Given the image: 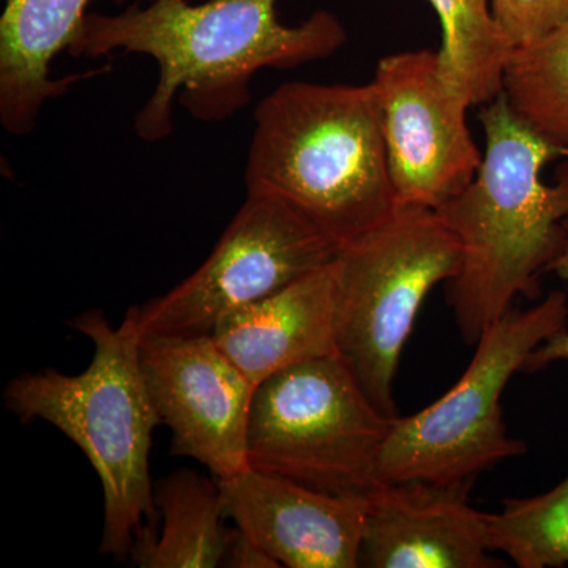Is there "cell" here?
Instances as JSON below:
<instances>
[{"label":"cell","instance_id":"cell-1","mask_svg":"<svg viewBox=\"0 0 568 568\" xmlns=\"http://www.w3.org/2000/svg\"><path fill=\"white\" fill-rule=\"evenodd\" d=\"M278 0H155L115 14H85L71 41L74 58L114 52L155 61L159 81L134 119L142 141L174 129L179 100L197 121L230 118L250 102V82L264 69H295L335 54L346 43L343 22L316 11L297 26L276 13Z\"/></svg>","mask_w":568,"mask_h":568},{"label":"cell","instance_id":"cell-2","mask_svg":"<svg viewBox=\"0 0 568 568\" xmlns=\"http://www.w3.org/2000/svg\"><path fill=\"white\" fill-rule=\"evenodd\" d=\"M485 151L474 181L437 209L462 246L458 274L447 282V304L459 335L476 345L485 328L514 308L518 295L540 297L566 244L568 163L556 179L545 166L568 151L545 140L500 93L481 108Z\"/></svg>","mask_w":568,"mask_h":568},{"label":"cell","instance_id":"cell-3","mask_svg":"<svg viewBox=\"0 0 568 568\" xmlns=\"http://www.w3.org/2000/svg\"><path fill=\"white\" fill-rule=\"evenodd\" d=\"M246 193L278 197L339 250L394 215V186L372 84L280 85L257 104Z\"/></svg>","mask_w":568,"mask_h":568},{"label":"cell","instance_id":"cell-4","mask_svg":"<svg viewBox=\"0 0 568 568\" xmlns=\"http://www.w3.org/2000/svg\"><path fill=\"white\" fill-rule=\"evenodd\" d=\"M69 325L91 339V365L80 375L54 368L24 373L10 381L3 398L22 424L47 422L88 457L103 489L100 552L122 562L144 518L152 525L155 515L149 455L153 429L162 425L142 376L138 306L119 327L100 310Z\"/></svg>","mask_w":568,"mask_h":568},{"label":"cell","instance_id":"cell-5","mask_svg":"<svg viewBox=\"0 0 568 568\" xmlns=\"http://www.w3.org/2000/svg\"><path fill=\"white\" fill-rule=\"evenodd\" d=\"M568 298L552 291L529 310L511 308L485 328L457 384L433 405L392 424L379 463V485L425 480L476 481L508 458L526 454L507 435L500 396L541 343L567 327Z\"/></svg>","mask_w":568,"mask_h":568},{"label":"cell","instance_id":"cell-6","mask_svg":"<svg viewBox=\"0 0 568 568\" xmlns=\"http://www.w3.org/2000/svg\"><path fill=\"white\" fill-rule=\"evenodd\" d=\"M394 418L377 409L342 354L283 369L254 390L253 469L335 496L372 495Z\"/></svg>","mask_w":568,"mask_h":568},{"label":"cell","instance_id":"cell-7","mask_svg":"<svg viewBox=\"0 0 568 568\" xmlns=\"http://www.w3.org/2000/svg\"><path fill=\"white\" fill-rule=\"evenodd\" d=\"M462 246L435 209H396L339 250L338 349L377 409L398 417L394 381L429 291L458 274Z\"/></svg>","mask_w":568,"mask_h":568},{"label":"cell","instance_id":"cell-8","mask_svg":"<svg viewBox=\"0 0 568 568\" xmlns=\"http://www.w3.org/2000/svg\"><path fill=\"white\" fill-rule=\"evenodd\" d=\"M338 252L290 204L246 193L203 265L166 294L138 306L141 335L212 334L223 317L331 264Z\"/></svg>","mask_w":568,"mask_h":568},{"label":"cell","instance_id":"cell-9","mask_svg":"<svg viewBox=\"0 0 568 568\" xmlns=\"http://www.w3.org/2000/svg\"><path fill=\"white\" fill-rule=\"evenodd\" d=\"M379 108L396 205L437 209L476 178L484 152L440 73L437 51L384 55L369 82Z\"/></svg>","mask_w":568,"mask_h":568},{"label":"cell","instance_id":"cell-10","mask_svg":"<svg viewBox=\"0 0 568 568\" xmlns=\"http://www.w3.org/2000/svg\"><path fill=\"white\" fill-rule=\"evenodd\" d=\"M141 368L171 454L196 459L215 480L245 470L256 386L207 335H145Z\"/></svg>","mask_w":568,"mask_h":568},{"label":"cell","instance_id":"cell-11","mask_svg":"<svg viewBox=\"0 0 568 568\" xmlns=\"http://www.w3.org/2000/svg\"><path fill=\"white\" fill-rule=\"evenodd\" d=\"M216 481L227 518L280 566L361 567L369 497L328 495L253 467Z\"/></svg>","mask_w":568,"mask_h":568},{"label":"cell","instance_id":"cell-12","mask_svg":"<svg viewBox=\"0 0 568 568\" xmlns=\"http://www.w3.org/2000/svg\"><path fill=\"white\" fill-rule=\"evenodd\" d=\"M474 480L379 485L369 495L361 567L496 568L485 514L470 507Z\"/></svg>","mask_w":568,"mask_h":568},{"label":"cell","instance_id":"cell-13","mask_svg":"<svg viewBox=\"0 0 568 568\" xmlns=\"http://www.w3.org/2000/svg\"><path fill=\"white\" fill-rule=\"evenodd\" d=\"M334 261L213 328L216 345L254 386L291 366L339 354Z\"/></svg>","mask_w":568,"mask_h":568},{"label":"cell","instance_id":"cell-14","mask_svg":"<svg viewBox=\"0 0 568 568\" xmlns=\"http://www.w3.org/2000/svg\"><path fill=\"white\" fill-rule=\"evenodd\" d=\"M151 2L155 0H134ZM91 3L92 0H6L0 17V122L6 132L14 136L32 133L44 104L77 80H52L51 63L61 52L69 51Z\"/></svg>","mask_w":568,"mask_h":568},{"label":"cell","instance_id":"cell-15","mask_svg":"<svg viewBox=\"0 0 568 568\" xmlns=\"http://www.w3.org/2000/svg\"><path fill=\"white\" fill-rule=\"evenodd\" d=\"M153 506L162 529L142 526L130 552L141 568H215L222 566L227 518L219 481L179 469L153 485Z\"/></svg>","mask_w":568,"mask_h":568},{"label":"cell","instance_id":"cell-16","mask_svg":"<svg viewBox=\"0 0 568 568\" xmlns=\"http://www.w3.org/2000/svg\"><path fill=\"white\" fill-rule=\"evenodd\" d=\"M443 29L440 73L467 106H484L503 93L514 47L497 28L489 0H428Z\"/></svg>","mask_w":568,"mask_h":568},{"label":"cell","instance_id":"cell-17","mask_svg":"<svg viewBox=\"0 0 568 568\" xmlns=\"http://www.w3.org/2000/svg\"><path fill=\"white\" fill-rule=\"evenodd\" d=\"M503 93L523 121L568 151V21L514 48L504 69Z\"/></svg>","mask_w":568,"mask_h":568},{"label":"cell","instance_id":"cell-18","mask_svg":"<svg viewBox=\"0 0 568 568\" xmlns=\"http://www.w3.org/2000/svg\"><path fill=\"white\" fill-rule=\"evenodd\" d=\"M485 519L489 549L519 568L568 566V477L544 495L504 500Z\"/></svg>","mask_w":568,"mask_h":568},{"label":"cell","instance_id":"cell-19","mask_svg":"<svg viewBox=\"0 0 568 568\" xmlns=\"http://www.w3.org/2000/svg\"><path fill=\"white\" fill-rule=\"evenodd\" d=\"M493 18L511 47L532 43L568 21V0H489Z\"/></svg>","mask_w":568,"mask_h":568},{"label":"cell","instance_id":"cell-20","mask_svg":"<svg viewBox=\"0 0 568 568\" xmlns=\"http://www.w3.org/2000/svg\"><path fill=\"white\" fill-rule=\"evenodd\" d=\"M566 226V244H564L562 252H560L558 260L552 264L551 272L558 274L560 278L568 282V219L564 222ZM556 362H568V331L558 332L548 338L547 342L541 343L540 346L529 355L521 373H537L540 369L547 368L548 365L556 364Z\"/></svg>","mask_w":568,"mask_h":568},{"label":"cell","instance_id":"cell-21","mask_svg":"<svg viewBox=\"0 0 568 568\" xmlns=\"http://www.w3.org/2000/svg\"><path fill=\"white\" fill-rule=\"evenodd\" d=\"M222 567L227 568H278V562L254 538L235 528L227 532Z\"/></svg>","mask_w":568,"mask_h":568}]
</instances>
